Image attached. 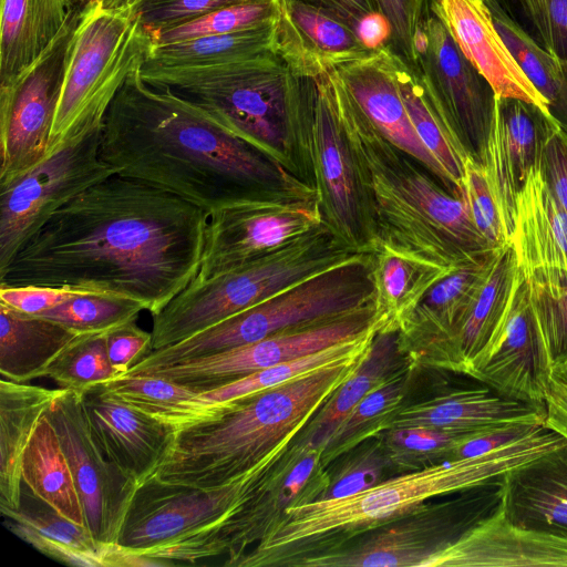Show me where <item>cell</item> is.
I'll use <instances>...</instances> for the list:
<instances>
[{"label":"cell","mask_w":567,"mask_h":567,"mask_svg":"<svg viewBox=\"0 0 567 567\" xmlns=\"http://www.w3.org/2000/svg\"><path fill=\"white\" fill-rule=\"evenodd\" d=\"M208 219L171 193L115 174L60 208L0 284L121 295L154 316L197 276Z\"/></svg>","instance_id":"cell-1"},{"label":"cell","mask_w":567,"mask_h":567,"mask_svg":"<svg viewBox=\"0 0 567 567\" xmlns=\"http://www.w3.org/2000/svg\"><path fill=\"white\" fill-rule=\"evenodd\" d=\"M133 72L111 103L101 156L209 216L262 188L305 181L223 128L204 109Z\"/></svg>","instance_id":"cell-2"},{"label":"cell","mask_w":567,"mask_h":567,"mask_svg":"<svg viewBox=\"0 0 567 567\" xmlns=\"http://www.w3.org/2000/svg\"><path fill=\"white\" fill-rule=\"evenodd\" d=\"M338 113L363 188L371 252L389 250L454 270L495 250L476 228L464 198L389 142L331 71Z\"/></svg>","instance_id":"cell-3"},{"label":"cell","mask_w":567,"mask_h":567,"mask_svg":"<svg viewBox=\"0 0 567 567\" xmlns=\"http://www.w3.org/2000/svg\"><path fill=\"white\" fill-rule=\"evenodd\" d=\"M565 441L544 425L480 456L396 474L348 496L289 507L270 535L243 555L235 567H293L302 558L336 550L404 517L431 498L457 494L499 477Z\"/></svg>","instance_id":"cell-4"},{"label":"cell","mask_w":567,"mask_h":567,"mask_svg":"<svg viewBox=\"0 0 567 567\" xmlns=\"http://www.w3.org/2000/svg\"><path fill=\"white\" fill-rule=\"evenodd\" d=\"M370 349L178 427L154 476L165 483L200 488H215L238 478L289 446L360 367Z\"/></svg>","instance_id":"cell-5"},{"label":"cell","mask_w":567,"mask_h":567,"mask_svg":"<svg viewBox=\"0 0 567 567\" xmlns=\"http://www.w3.org/2000/svg\"><path fill=\"white\" fill-rule=\"evenodd\" d=\"M140 74L148 85L168 87L196 103L227 132L307 181L302 79L274 52L205 68L143 64Z\"/></svg>","instance_id":"cell-6"},{"label":"cell","mask_w":567,"mask_h":567,"mask_svg":"<svg viewBox=\"0 0 567 567\" xmlns=\"http://www.w3.org/2000/svg\"><path fill=\"white\" fill-rule=\"evenodd\" d=\"M360 254L323 224L264 257L208 279L195 278L152 316V350L177 343Z\"/></svg>","instance_id":"cell-7"},{"label":"cell","mask_w":567,"mask_h":567,"mask_svg":"<svg viewBox=\"0 0 567 567\" xmlns=\"http://www.w3.org/2000/svg\"><path fill=\"white\" fill-rule=\"evenodd\" d=\"M374 301L371 254L292 285L177 343L152 350L125 374L208 355L347 316Z\"/></svg>","instance_id":"cell-8"},{"label":"cell","mask_w":567,"mask_h":567,"mask_svg":"<svg viewBox=\"0 0 567 567\" xmlns=\"http://www.w3.org/2000/svg\"><path fill=\"white\" fill-rule=\"evenodd\" d=\"M154 47L128 13L93 0L80 12L51 134L55 144L102 126L114 97Z\"/></svg>","instance_id":"cell-9"},{"label":"cell","mask_w":567,"mask_h":567,"mask_svg":"<svg viewBox=\"0 0 567 567\" xmlns=\"http://www.w3.org/2000/svg\"><path fill=\"white\" fill-rule=\"evenodd\" d=\"M502 496L499 476L446 502L426 503L355 542L302 558L293 567H424L433 555L498 512Z\"/></svg>","instance_id":"cell-10"},{"label":"cell","mask_w":567,"mask_h":567,"mask_svg":"<svg viewBox=\"0 0 567 567\" xmlns=\"http://www.w3.org/2000/svg\"><path fill=\"white\" fill-rule=\"evenodd\" d=\"M301 153L306 178L318 194L324 225L346 247L371 254L365 197L341 123L331 72L302 79Z\"/></svg>","instance_id":"cell-11"},{"label":"cell","mask_w":567,"mask_h":567,"mask_svg":"<svg viewBox=\"0 0 567 567\" xmlns=\"http://www.w3.org/2000/svg\"><path fill=\"white\" fill-rule=\"evenodd\" d=\"M102 127L55 144L39 164L0 183V274L60 208L117 174L101 156Z\"/></svg>","instance_id":"cell-12"},{"label":"cell","mask_w":567,"mask_h":567,"mask_svg":"<svg viewBox=\"0 0 567 567\" xmlns=\"http://www.w3.org/2000/svg\"><path fill=\"white\" fill-rule=\"evenodd\" d=\"M323 224L311 183L259 189L209 216L195 278L208 279L264 257Z\"/></svg>","instance_id":"cell-13"},{"label":"cell","mask_w":567,"mask_h":567,"mask_svg":"<svg viewBox=\"0 0 567 567\" xmlns=\"http://www.w3.org/2000/svg\"><path fill=\"white\" fill-rule=\"evenodd\" d=\"M414 65L458 155L484 166L496 94L430 11L415 33Z\"/></svg>","instance_id":"cell-14"},{"label":"cell","mask_w":567,"mask_h":567,"mask_svg":"<svg viewBox=\"0 0 567 567\" xmlns=\"http://www.w3.org/2000/svg\"><path fill=\"white\" fill-rule=\"evenodd\" d=\"M287 447L276 451L238 478L215 488L169 484L155 476L148 478L135 491L117 546L123 551L138 555L229 517Z\"/></svg>","instance_id":"cell-15"},{"label":"cell","mask_w":567,"mask_h":567,"mask_svg":"<svg viewBox=\"0 0 567 567\" xmlns=\"http://www.w3.org/2000/svg\"><path fill=\"white\" fill-rule=\"evenodd\" d=\"M75 10L51 45L0 85V183L29 171L51 150L53 122L80 18Z\"/></svg>","instance_id":"cell-16"},{"label":"cell","mask_w":567,"mask_h":567,"mask_svg":"<svg viewBox=\"0 0 567 567\" xmlns=\"http://www.w3.org/2000/svg\"><path fill=\"white\" fill-rule=\"evenodd\" d=\"M385 320L375 300L347 316L274 334L254 343L145 369L133 375H156L200 393L252 372L292 361L354 338Z\"/></svg>","instance_id":"cell-17"},{"label":"cell","mask_w":567,"mask_h":567,"mask_svg":"<svg viewBox=\"0 0 567 567\" xmlns=\"http://www.w3.org/2000/svg\"><path fill=\"white\" fill-rule=\"evenodd\" d=\"M45 416L71 467L86 527L101 544L117 545L136 484L106 456L93 437L82 393L61 389Z\"/></svg>","instance_id":"cell-18"},{"label":"cell","mask_w":567,"mask_h":567,"mask_svg":"<svg viewBox=\"0 0 567 567\" xmlns=\"http://www.w3.org/2000/svg\"><path fill=\"white\" fill-rule=\"evenodd\" d=\"M322 446L295 440L270 465L229 523V553L224 566L234 567L264 540L284 518L286 509L324 496L329 472Z\"/></svg>","instance_id":"cell-19"},{"label":"cell","mask_w":567,"mask_h":567,"mask_svg":"<svg viewBox=\"0 0 567 567\" xmlns=\"http://www.w3.org/2000/svg\"><path fill=\"white\" fill-rule=\"evenodd\" d=\"M553 365L522 272L509 310L489 343L473 362L470 378L499 394L544 408Z\"/></svg>","instance_id":"cell-20"},{"label":"cell","mask_w":567,"mask_h":567,"mask_svg":"<svg viewBox=\"0 0 567 567\" xmlns=\"http://www.w3.org/2000/svg\"><path fill=\"white\" fill-rule=\"evenodd\" d=\"M554 123L534 104L514 97L495 99L484 169L508 244L517 196L532 172L540 165L544 144Z\"/></svg>","instance_id":"cell-21"},{"label":"cell","mask_w":567,"mask_h":567,"mask_svg":"<svg viewBox=\"0 0 567 567\" xmlns=\"http://www.w3.org/2000/svg\"><path fill=\"white\" fill-rule=\"evenodd\" d=\"M430 11L496 96L534 104L550 118L548 103L528 80L498 32L489 0H430Z\"/></svg>","instance_id":"cell-22"},{"label":"cell","mask_w":567,"mask_h":567,"mask_svg":"<svg viewBox=\"0 0 567 567\" xmlns=\"http://www.w3.org/2000/svg\"><path fill=\"white\" fill-rule=\"evenodd\" d=\"M93 437L106 456L138 487L167 457L176 429L132 408L97 385L83 394Z\"/></svg>","instance_id":"cell-23"},{"label":"cell","mask_w":567,"mask_h":567,"mask_svg":"<svg viewBox=\"0 0 567 567\" xmlns=\"http://www.w3.org/2000/svg\"><path fill=\"white\" fill-rule=\"evenodd\" d=\"M333 71L375 130L456 195L445 172L414 131L393 72L391 49L383 45L368 56L342 64Z\"/></svg>","instance_id":"cell-24"},{"label":"cell","mask_w":567,"mask_h":567,"mask_svg":"<svg viewBox=\"0 0 567 567\" xmlns=\"http://www.w3.org/2000/svg\"><path fill=\"white\" fill-rule=\"evenodd\" d=\"M374 50L329 14L298 0H278L274 53L296 76L318 78Z\"/></svg>","instance_id":"cell-25"},{"label":"cell","mask_w":567,"mask_h":567,"mask_svg":"<svg viewBox=\"0 0 567 567\" xmlns=\"http://www.w3.org/2000/svg\"><path fill=\"white\" fill-rule=\"evenodd\" d=\"M567 567V538L509 524L501 508L424 567Z\"/></svg>","instance_id":"cell-26"},{"label":"cell","mask_w":567,"mask_h":567,"mask_svg":"<svg viewBox=\"0 0 567 567\" xmlns=\"http://www.w3.org/2000/svg\"><path fill=\"white\" fill-rule=\"evenodd\" d=\"M501 512L512 525L567 538V440L502 476Z\"/></svg>","instance_id":"cell-27"},{"label":"cell","mask_w":567,"mask_h":567,"mask_svg":"<svg viewBox=\"0 0 567 567\" xmlns=\"http://www.w3.org/2000/svg\"><path fill=\"white\" fill-rule=\"evenodd\" d=\"M545 425V409L499 394L484 383L453 389L425 401L402 405L388 429L424 426L474 432L504 423Z\"/></svg>","instance_id":"cell-28"},{"label":"cell","mask_w":567,"mask_h":567,"mask_svg":"<svg viewBox=\"0 0 567 567\" xmlns=\"http://www.w3.org/2000/svg\"><path fill=\"white\" fill-rule=\"evenodd\" d=\"M509 245L525 277L567 272V214L549 190L540 165L517 196Z\"/></svg>","instance_id":"cell-29"},{"label":"cell","mask_w":567,"mask_h":567,"mask_svg":"<svg viewBox=\"0 0 567 567\" xmlns=\"http://www.w3.org/2000/svg\"><path fill=\"white\" fill-rule=\"evenodd\" d=\"M381 328L380 324L374 326L354 338L338 342L320 351L252 372L233 382L202 392L182 404L173 416V425L182 427L215 414L216 406L231 405L237 401L363 353L371 348Z\"/></svg>","instance_id":"cell-30"},{"label":"cell","mask_w":567,"mask_h":567,"mask_svg":"<svg viewBox=\"0 0 567 567\" xmlns=\"http://www.w3.org/2000/svg\"><path fill=\"white\" fill-rule=\"evenodd\" d=\"M7 527L43 555L69 566L107 567L109 546L22 487L21 506H0Z\"/></svg>","instance_id":"cell-31"},{"label":"cell","mask_w":567,"mask_h":567,"mask_svg":"<svg viewBox=\"0 0 567 567\" xmlns=\"http://www.w3.org/2000/svg\"><path fill=\"white\" fill-rule=\"evenodd\" d=\"M61 389L0 381V506L19 509L25 449Z\"/></svg>","instance_id":"cell-32"},{"label":"cell","mask_w":567,"mask_h":567,"mask_svg":"<svg viewBox=\"0 0 567 567\" xmlns=\"http://www.w3.org/2000/svg\"><path fill=\"white\" fill-rule=\"evenodd\" d=\"M520 276L511 245L499 248L483 286L451 341L450 372L470 375L473 362L505 319Z\"/></svg>","instance_id":"cell-33"},{"label":"cell","mask_w":567,"mask_h":567,"mask_svg":"<svg viewBox=\"0 0 567 567\" xmlns=\"http://www.w3.org/2000/svg\"><path fill=\"white\" fill-rule=\"evenodd\" d=\"M75 10L70 0H1L0 85L31 65Z\"/></svg>","instance_id":"cell-34"},{"label":"cell","mask_w":567,"mask_h":567,"mask_svg":"<svg viewBox=\"0 0 567 567\" xmlns=\"http://www.w3.org/2000/svg\"><path fill=\"white\" fill-rule=\"evenodd\" d=\"M80 334L49 319L0 303V372L3 379L28 382L44 377L59 354Z\"/></svg>","instance_id":"cell-35"},{"label":"cell","mask_w":567,"mask_h":567,"mask_svg":"<svg viewBox=\"0 0 567 567\" xmlns=\"http://www.w3.org/2000/svg\"><path fill=\"white\" fill-rule=\"evenodd\" d=\"M406 364L398 349V331H379L360 367L331 394L296 439L324 447L347 414Z\"/></svg>","instance_id":"cell-36"},{"label":"cell","mask_w":567,"mask_h":567,"mask_svg":"<svg viewBox=\"0 0 567 567\" xmlns=\"http://www.w3.org/2000/svg\"><path fill=\"white\" fill-rule=\"evenodd\" d=\"M22 484L65 518L86 526L71 467L45 414L25 449Z\"/></svg>","instance_id":"cell-37"},{"label":"cell","mask_w":567,"mask_h":567,"mask_svg":"<svg viewBox=\"0 0 567 567\" xmlns=\"http://www.w3.org/2000/svg\"><path fill=\"white\" fill-rule=\"evenodd\" d=\"M451 271L389 250L371 252L374 300L385 319L381 331L399 332L424 295Z\"/></svg>","instance_id":"cell-38"},{"label":"cell","mask_w":567,"mask_h":567,"mask_svg":"<svg viewBox=\"0 0 567 567\" xmlns=\"http://www.w3.org/2000/svg\"><path fill=\"white\" fill-rule=\"evenodd\" d=\"M276 21L235 33L154 45L144 64L164 69L205 68L274 52Z\"/></svg>","instance_id":"cell-39"},{"label":"cell","mask_w":567,"mask_h":567,"mask_svg":"<svg viewBox=\"0 0 567 567\" xmlns=\"http://www.w3.org/2000/svg\"><path fill=\"white\" fill-rule=\"evenodd\" d=\"M495 25L517 63L548 103L553 120L567 133V75L561 60L529 35L497 0H489Z\"/></svg>","instance_id":"cell-40"},{"label":"cell","mask_w":567,"mask_h":567,"mask_svg":"<svg viewBox=\"0 0 567 567\" xmlns=\"http://www.w3.org/2000/svg\"><path fill=\"white\" fill-rule=\"evenodd\" d=\"M392 65L403 103L416 135L445 172L454 193L457 196H463L464 161L453 146L415 65L393 51Z\"/></svg>","instance_id":"cell-41"},{"label":"cell","mask_w":567,"mask_h":567,"mask_svg":"<svg viewBox=\"0 0 567 567\" xmlns=\"http://www.w3.org/2000/svg\"><path fill=\"white\" fill-rule=\"evenodd\" d=\"M413 370L410 363L406 364L347 414L323 449L322 463L326 467L360 443L386 431L390 420L403 405Z\"/></svg>","instance_id":"cell-42"},{"label":"cell","mask_w":567,"mask_h":567,"mask_svg":"<svg viewBox=\"0 0 567 567\" xmlns=\"http://www.w3.org/2000/svg\"><path fill=\"white\" fill-rule=\"evenodd\" d=\"M144 303L130 297L79 291L37 317L59 322L78 333H101L136 321Z\"/></svg>","instance_id":"cell-43"},{"label":"cell","mask_w":567,"mask_h":567,"mask_svg":"<svg viewBox=\"0 0 567 567\" xmlns=\"http://www.w3.org/2000/svg\"><path fill=\"white\" fill-rule=\"evenodd\" d=\"M475 432L406 426L389 429L380 436L392 471L401 474L449 461L453 447Z\"/></svg>","instance_id":"cell-44"},{"label":"cell","mask_w":567,"mask_h":567,"mask_svg":"<svg viewBox=\"0 0 567 567\" xmlns=\"http://www.w3.org/2000/svg\"><path fill=\"white\" fill-rule=\"evenodd\" d=\"M105 333L80 334L50 364L44 377L52 379L60 389L82 394L114 379Z\"/></svg>","instance_id":"cell-45"},{"label":"cell","mask_w":567,"mask_h":567,"mask_svg":"<svg viewBox=\"0 0 567 567\" xmlns=\"http://www.w3.org/2000/svg\"><path fill=\"white\" fill-rule=\"evenodd\" d=\"M277 16L278 0L249 1L216 9L152 35L154 45L177 43L257 28L276 20Z\"/></svg>","instance_id":"cell-46"},{"label":"cell","mask_w":567,"mask_h":567,"mask_svg":"<svg viewBox=\"0 0 567 567\" xmlns=\"http://www.w3.org/2000/svg\"><path fill=\"white\" fill-rule=\"evenodd\" d=\"M530 302L554 369H567V272L526 277Z\"/></svg>","instance_id":"cell-47"},{"label":"cell","mask_w":567,"mask_h":567,"mask_svg":"<svg viewBox=\"0 0 567 567\" xmlns=\"http://www.w3.org/2000/svg\"><path fill=\"white\" fill-rule=\"evenodd\" d=\"M97 386L166 424L183 403L200 393L196 389L156 375H122Z\"/></svg>","instance_id":"cell-48"},{"label":"cell","mask_w":567,"mask_h":567,"mask_svg":"<svg viewBox=\"0 0 567 567\" xmlns=\"http://www.w3.org/2000/svg\"><path fill=\"white\" fill-rule=\"evenodd\" d=\"M329 485L322 498L343 497L374 486L391 472L381 436L369 439L328 467Z\"/></svg>","instance_id":"cell-49"},{"label":"cell","mask_w":567,"mask_h":567,"mask_svg":"<svg viewBox=\"0 0 567 567\" xmlns=\"http://www.w3.org/2000/svg\"><path fill=\"white\" fill-rule=\"evenodd\" d=\"M137 19L151 33L172 28L216 9L257 0H100Z\"/></svg>","instance_id":"cell-50"},{"label":"cell","mask_w":567,"mask_h":567,"mask_svg":"<svg viewBox=\"0 0 567 567\" xmlns=\"http://www.w3.org/2000/svg\"><path fill=\"white\" fill-rule=\"evenodd\" d=\"M464 166L463 195L472 219L491 245L499 249L508 244V238L484 166L468 159Z\"/></svg>","instance_id":"cell-51"},{"label":"cell","mask_w":567,"mask_h":567,"mask_svg":"<svg viewBox=\"0 0 567 567\" xmlns=\"http://www.w3.org/2000/svg\"><path fill=\"white\" fill-rule=\"evenodd\" d=\"M549 53L567 60V0H515Z\"/></svg>","instance_id":"cell-52"},{"label":"cell","mask_w":567,"mask_h":567,"mask_svg":"<svg viewBox=\"0 0 567 567\" xmlns=\"http://www.w3.org/2000/svg\"><path fill=\"white\" fill-rule=\"evenodd\" d=\"M380 12L390 24L388 47L409 63L415 62V33L430 0H377Z\"/></svg>","instance_id":"cell-53"},{"label":"cell","mask_w":567,"mask_h":567,"mask_svg":"<svg viewBox=\"0 0 567 567\" xmlns=\"http://www.w3.org/2000/svg\"><path fill=\"white\" fill-rule=\"evenodd\" d=\"M106 350L115 378L125 374L152 350V332L138 328L135 321L105 333Z\"/></svg>","instance_id":"cell-54"},{"label":"cell","mask_w":567,"mask_h":567,"mask_svg":"<svg viewBox=\"0 0 567 567\" xmlns=\"http://www.w3.org/2000/svg\"><path fill=\"white\" fill-rule=\"evenodd\" d=\"M79 291L83 290L69 287L0 284V303L25 315L38 316Z\"/></svg>","instance_id":"cell-55"},{"label":"cell","mask_w":567,"mask_h":567,"mask_svg":"<svg viewBox=\"0 0 567 567\" xmlns=\"http://www.w3.org/2000/svg\"><path fill=\"white\" fill-rule=\"evenodd\" d=\"M544 425L512 422L486 427L457 443L449 461L474 457L492 452L512 441L518 440Z\"/></svg>","instance_id":"cell-56"},{"label":"cell","mask_w":567,"mask_h":567,"mask_svg":"<svg viewBox=\"0 0 567 567\" xmlns=\"http://www.w3.org/2000/svg\"><path fill=\"white\" fill-rule=\"evenodd\" d=\"M540 168L554 198L567 214V133L556 123L546 137Z\"/></svg>","instance_id":"cell-57"},{"label":"cell","mask_w":567,"mask_h":567,"mask_svg":"<svg viewBox=\"0 0 567 567\" xmlns=\"http://www.w3.org/2000/svg\"><path fill=\"white\" fill-rule=\"evenodd\" d=\"M349 25L355 32L368 17L381 13L377 0H298Z\"/></svg>","instance_id":"cell-58"},{"label":"cell","mask_w":567,"mask_h":567,"mask_svg":"<svg viewBox=\"0 0 567 567\" xmlns=\"http://www.w3.org/2000/svg\"><path fill=\"white\" fill-rule=\"evenodd\" d=\"M544 406L545 426L567 440V371L553 370Z\"/></svg>","instance_id":"cell-59"},{"label":"cell","mask_w":567,"mask_h":567,"mask_svg":"<svg viewBox=\"0 0 567 567\" xmlns=\"http://www.w3.org/2000/svg\"><path fill=\"white\" fill-rule=\"evenodd\" d=\"M357 34L368 48L374 50L388 44L391 29L385 17L377 13L360 23Z\"/></svg>","instance_id":"cell-60"},{"label":"cell","mask_w":567,"mask_h":567,"mask_svg":"<svg viewBox=\"0 0 567 567\" xmlns=\"http://www.w3.org/2000/svg\"><path fill=\"white\" fill-rule=\"evenodd\" d=\"M70 1L75 9L82 10L84 7H86L93 0H70Z\"/></svg>","instance_id":"cell-61"},{"label":"cell","mask_w":567,"mask_h":567,"mask_svg":"<svg viewBox=\"0 0 567 567\" xmlns=\"http://www.w3.org/2000/svg\"><path fill=\"white\" fill-rule=\"evenodd\" d=\"M561 63H563V66H564L565 73H566V75H567V60H561Z\"/></svg>","instance_id":"cell-62"},{"label":"cell","mask_w":567,"mask_h":567,"mask_svg":"<svg viewBox=\"0 0 567 567\" xmlns=\"http://www.w3.org/2000/svg\"><path fill=\"white\" fill-rule=\"evenodd\" d=\"M565 371H567V369Z\"/></svg>","instance_id":"cell-63"}]
</instances>
